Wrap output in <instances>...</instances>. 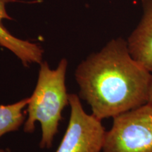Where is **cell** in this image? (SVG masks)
<instances>
[{"instance_id":"obj_1","label":"cell","mask_w":152,"mask_h":152,"mask_svg":"<svg viewBox=\"0 0 152 152\" xmlns=\"http://www.w3.org/2000/svg\"><path fill=\"white\" fill-rule=\"evenodd\" d=\"M75 76L80 97L100 121L148 103L151 73L132 58L123 38L90 54L77 66Z\"/></svg>"},{"instance_id":"obj_2","label":"cell","mask_w":152,"mask_h":152,"mask_svg":"<svg viewBox=\"0 0 152 152\" xmlns=\"http://www.w3.org/2000/svg\"><path fill=\"white\" fill-rule=\"evenodd\" d=\"M39 65L37 84L27 106L28 118L24 131L33 132L35 123L39 122L42 129L39 147L49 149L58 132L63 110L69 104L66 86L68 61L62 58L55 69H52L47 61Z\"/></svg>"},{"instance_id":"obj_3","label":"cell","mask_w":152,"mask_h":152,"mask_svg":"<svg viewBox=\"0 0 152 152\" xmlns=\"http://www.w3.org/2000/svg\"><path fill=\"white\" fill-rule=\"evenodd\" d=\"M102 152H152V106L145 104L113 118Z\"/></svg>"},{"instance_id":"obj_4","label":"cell","mask_w":152,"mask_h":152,"mask_svg":"<svg viewBox=\"0 0 152 152\" xmlns=\"http://www.w3.org/2000/svg\"><path fill=\"white\" fill-rule=\"evenodd\" d=\"M71 115L56 152H101L106 131L99 119L85 111L77 95L69 94Z\"/></svg>"},{"instance_id":"obj_5","label":"cell","mask_w":152,"mask_h":152,"mask_svg":"<svg viewBox=\"0 0 152 152\" xmlns=\"http://www.w3.org/2000/svg\"><path fill=\"white\" fill-rule=\"evenodd\" d=\"M142 18L127 40L133 58L152 73V0H141Z\"/></svg>"},{"instance_id":"obj_6","label":"cell","mask_w":152,"mask_h":152,"mask_svg":"<svg viewBox=\"0 0 152 152\" xmlns=\"http://www.w3.org/2000/svg\"><path fill=\"white\" fill-rule=\"evenodd\" d=\"M16 0H0V45L9 49L21 61L25 66L42 62L44 51L39 45L17 38L1 25L4 19H12L7 12V4Z\"/></svg>"},{"instance_id":"obj_7","label":"cell","mask_w":152,"mask_h":152,"mask_svg":"<svg viewBox=\"0 0 152 152\" xmlns=\"http://www.w3.org/2000/svg\"><path fill=\"white\" fill-rule=\"evenodd\" d=\"M30 98H26L9 105H0V137L7 133L18 130L23 123V110Z\"/></svg>"},{"instance_id":"obj_8","label":"cell","mask_w":152,"mask_h":152,"mask_svg":"<svg viewBox=\"0 0 152 152\" xmlns=\"http://www.w3.org/2000/svg\"><path fill=\"white\" fill-rule=\"evenodd\" d=\"M148 104H149L150 105L152 106V83L151 85V87H150L149 99H148Z\"/></svg>"},{"instance_id":"obj_9","label":"cell","mask_w":152,"mask_h":152,"mask_svg":"<svg viewBox=\"0 0 152 152\" xmlns=\"http://www.w3.org/2000/svg\"><path fill=\"white\" fill-rule=\"evenodd\" d=\"M0 152H11V151H10V150H9V149H6V150L0 149Z\"/></svg>"}]
</instances>
